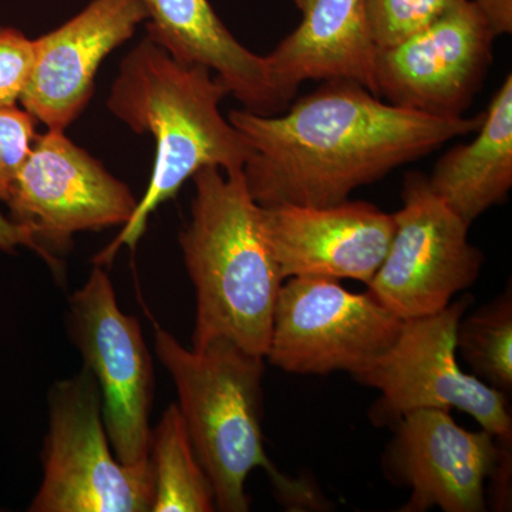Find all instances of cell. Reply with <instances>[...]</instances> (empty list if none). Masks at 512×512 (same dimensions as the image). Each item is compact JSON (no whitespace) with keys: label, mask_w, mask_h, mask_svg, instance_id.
Returning <instances> with one entry per match:
<instances>
[{"label":"cell","mask_w":512,"mask_h":512,"mask_svg":"<svg viewBox=\"0 0 512 512\" xmlns=\"http://www.w3.org/2000/svg\"><path fill=\"white\" fill-rule=\"evenodd\" d=\"M252 148L245 181L256 204L332 207L363 185L476 133L480 116H430L393 106L362 84L328 80L275 116L232 110Z\"/></svg>","instance_id":"1"},{"label":"cell","mask_w":512,"mask_h":512,"mask_svg":"<svg viewBox=\"0 0 512 512\" xmlns=\"http://www.w3.org/2000/svg\"><path fill=\"white\" fill-rule=\"evenodd\" d=\"M227 87L207 67L178 62L153 40H141L120 64L107 107L134 133L156 140V163L136 211L94 265L113 262L121 247L136 248L148 218L201 168L244 170L252 157L245 137L222 116Z\"/></svg>","instance_id":"2"},{"label":"cell","mask_w":512,"mask_h":512,"mask_svg":"<svg viewBox=\"0 0 512 512\" xmlns=\"http://www.w3.org/2000/svg\"><path fill=\"white\" fill-rule=\"evenodd\" d=\"M156 353L177 389V406L198 461L210 478L217 510H249L245 484L255 468H264L286 510H326L328 501L316 485L285 476L266 454L262 434L265 357L225 339L200 350L187 349L158 326Z\"/></svg>","instance_id":"3"},{"label":"cell","mask_w":512,"mask_h":512,"mask_svg":"<svg viewBox=\"0 0 512 512\" xmlns=\"http://www.w3.org/2000/svg\"><path fill=\"white\" fill-rule=\"evenodd\" d=\"M191 221L180 234L197 296L192 349L225 339L265 357L284 284L244 170L204 167L192 177Z\"/></svg>","instance_id":"4"},{"label":"cell","mask_w":512,"mask_h":512,"mask_svg":"<svg viewBox=\"0 0 512 512\" xmlns=\"http://www.w3.org/2000/svg\"><path fill=\"white\" fill-rule=\"evenodd\" d=\"M43 481L30 512H148L154 471L124 466L111 451L93 373L83 369L50 387Z\"/></svg>","instance_id":"5"},{"label":"cell","mask_w":512,"mask_h":512,"mask_svg":"<svg viewBox=\"0 0 512 512\" xmlns=\"http://www.w3.org/2000/svg\"><path fill=\"white\" fill-rule=\"evenodd\" d=\"M3 204L9 220L28 232L37 255L63 282L59 256L72 249L74 235L123 227L138 201L127 184L64 131L49 130L37 137Z\"/></svg>","instance_id":"6"},{"label":"cell","mask_w":512,"mask_h":512,"mask_svg":"<svg viewBox=\"0 0 512 512\" xmlns=\"http://www.w3.org/2000/svg\"><path fill=\"white\" fill-rule=\"evenodd\" d=\"M471 302L466 295L433 315L404 319L393 345L355 377L382 393L370 412L376 424L392 426L413 410L457 409L498 440H512L507 394L458 366V323Z\"/></svg>","instance_id":"7"},{"label":"cell","mask_w":512,"mask_h":512,"mask_svg":"<svg viewBox=\"0 0 512 512\" xmlns=\"http://www.w3.org/2000/svg\"><path fill=\"white\" fill-rule=\"evenodd\" d=\"M402 323L367 291L293 276L279 288L265 359L293 375L346 372L355 379L393 345Z\"/></svg>","instance_id":"8"},{"label":"cell","mask_w":512,"mask_h":512,"mask_svg":"<svg viewBox=\"0 0 512 512\" xmlns=\"http://www.w3.org/2000/svg\"><path fill=\"white\" fill-rule=\"evenodd\" d=\"M67 328L99 384L114 454L124 466L150 468L153 359L140 322L121 311L104 266L94 265L83 288L70 296Z\"/></svg>","instance_id":"9"},{"label":"cell","mask_w":512,"mask_h":512,"mask_svg":"<svg viewBox=\"0 0 512 512\" xmlns=\"http://www.w3.org/2000/svg\"><path fill=\"white\" fill-rule=\"evenodd\" d=\"M386 258L367 292L400 319L443 311L480 275L484 255L468 241L466 222L430 187L429 175L404 177Z\"/></svg>","instance_id":"10"},{"label":"cell","mask_w":512,"mask_h":512,"mask_svg":"<svg viewBox=\"0 0 512 512\" xmlns=\"http://www.w3.org/2000/svg\"><path fill=\"white\" fill-rule=\"evenodd\" d=\"M495 39L476 0H463L426 29L376 50L377 97L430 116L463 117L493 63Z\"/></svg>","instance_id":"11"},{"label":"cell","mask_w":512,"mask_h":512,"mask_svg":"<svg viewBox=\"0 0 512 512\" xmlns=\"http://www.w3.org/2000/svg\"><path fill=\"white\" fill-rule=\"evenodd\" d=\"M394 437L383 456L386 476L410 488L402 512H483L485 485L512 440L458 426L450 410L419 409L392 424Z\"/></svg>","instance_id":"12"},{"label":"cell","mask_w":512,"mask_h":512,"mask_svg":"<svg viewBox=\"0 0 512 512\" xmlns=\"http://www.w3.org/2000/svg\"><path fill=\"white\" fill-rule=\"evenodd\" d=\"M261 207V205H259ZM261 225L282 279H353L369 284L394 234L393 214L363 201L332 207H261Z\"/></svg>","instance_id":"13"},{"label":"cell","mask_w":512,"mask_h":512,"mask_svg":"<svg viewBox=\"0 0 512 512\" xmlns=\"http://www.w3.org/2000/svg\"><path fill=\"white\" fill-rule=\"evenodd\" d=\"M146 19L140 0H93L36 39L35 63L20 96L23 109L49 130H66L92 100L100 64Z\"/></svg>","instance_id":"14"},{"label":"cell","mask_w":512,"mask_h":512,"mask_svg":"<svg viewBox=\"0 0 512 512\" xmlns=\"http://www.w3.org/2000/svg\"><path fill=\"white\" fill-rule=\"evenodd\" d=\"M147 37L178 62L210 69L244 110L275 116L288 109L272 82L265 56L256 55L229 32L210 0H140Z\"/></svg>","instance_id":"15"},{"label":"cell","mask_w":512,"mask_h":512,"mask_svg":"<svg viewBox=\"0 0 512 512\" xmlns=\"http://www.w3.org/2000/svg\"><path fill=\"white\" fill-rule=\"evenodd\" d=\"M298 28L266 57L272 82L292 101L308 80H349L376 94L377 47L370 35L366 0H292Z\"/></svg>","instance_id":"16"},{"label":"cell","mask_w":512,"mask_h":512,"mask_svg":"<svg viewBox=\"0 0 512 512\" xmlns=\"http://www.w3.org/2000/svg\"><path fill=\"white\" fill-rule=\"evenodd\" d=\"M471 143L434 165L430 187L467 225L507 200L512 188V74L505 77Z\"/></svg>","instance_id":"17"},{"label":"cell","mask_w":512,"mask_h":512,"mask_svg":"<svg viewBox=\"0 0 512 512\" xmlns=\"http://www.w3.org/2000/svg\"><path fill=\"white\" fill-rule=\"evenodd\" d=\"M150 461L154 471L151 512H211L215 495L188 436L177 404H170L151 430Z\"/></svg>","instance_id":"18"},{"label":"cell","mask_w":512,"mask_h":512,"mask_svg":"<svg viewBox=\"0 0 512 512\" xmlns=\"http://www.w3.org/2000/svg\"><path fill=\"white\" fill-rule=\"evenodd\" d=\"M458 350L474 376L500 392H512L511 288L461 318L457 329Z\"/></svg>","instance_id":"19"},{"label":"cell","mask_w":512,"mask_h":512,"mask_svg":"<svg viewBox=\"0 0 512 512\" xmlns=\"http://www.w3.org/2000/svg\"><path fill=\"white\" fill-rule=\"evenodd\" d=\"M463 0H366L367 22L377 49L426 29Z\"/></svg>","instance_id":"20"},{"label":"cell","mask_w":512,"mask_h":512,"mask_svg":"<svg viewBox=\"0 0 512 512\" xmlns=\"http://www.w3.org/2000/svg\"><path fill=\"white\" fill-rule=\"evenodd\" d=\"M37 137L32 114L18 106L0 107V202L28 161Z\"/></svg>","instance_id":"21"},{"label":"cell","mask_w":512,"mask_h":512,"mask_svg":"<svg viewBox=\"0 0 512 512\" xmlns=\"http://www.w3.org/2000/svg\"><path fill=\"white\" fill-rule=\"evenodd\" d=\"M35 63V40L18 29L0 28V107L16 106Z\"/></svg>","instance_id":"22"},{"label":"cell","mask_w":512,"mask_h":512,"mask_svg":"<svg viewBox=\"0 0 512 512\" xmlns=\"http://www.w3.org/2000/svg\"><path fill=\"white\" fill-rule=\"evenodd\" d=\"M495 36L511 35L512 0H476Z\"/></svg>","instance_id":"23"},{"label":"cell","mask_w":512,"mask_h":512,"mask_svg":"<svg viewBox=\"0 0 512 512\" xmlns=\"http://www.w3.org/2000/svg\"><path fill=\"white\" fill-rule=\"evenodd\" d=\"M18 247L32 249L35 254L37 252L35 242L29 237L28 232L23 231L9 218L0 214V251L6 252V254H15Z\"/></svg>","instance_id":"24"}]
</instances>
